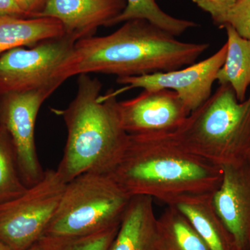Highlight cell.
Returning <instances> with one entry per match:
<instances>
[{
	"label": "cell",
	"instance_id": "21",
	"mask_svg": "<svg viewBox=\"0 0 250 250\" xmlns=\"http://www.w3.org/2000/svg\"><path fill=\"white\" fill-rule=\"evenodd\" d=\"M230 26L243 39L250 41V0H238L227 13L220 28Z\"/></svg>",
	"mask_w": 250,
	"mask_h": 250
},
{
	"label": "cell",
	"instance_id": "17",
	"mask_svg": "<svg viewBox=\"0 0 250 250\" xmlns=\"http://www.w3.org/2000/svg\"><path fill=\"white\" fill-rule=\"evenodd\" d=\"M158 250H210L179 210L167 206L157 218Z\"/></svg>",
	"mask_w": 250,
	"mask_h": 250
},
{
	"label": "cell",
	"instance_id": "15",
	"mask_svg": "<svg viewBox=\"0 0 250 250\" xmlns=\"http://www.w3.org/2000/svg\"><path fill=\"white\" fill-rule=\"evenodd\" d=\"M64 36L62 23L54 18L0 16V55Z\"/></svg>",
	"mask_w": 250,
	"mask_h": 250
},
{
	"label": "cell",
	"instance_id": "27",
	"mask_svg": "<svg viewBox=\"0 0 250 250\" xmlns=\"http://www.w3.org/2000/svg\"><path fill=\"white\" fill-rule=\"evenodd\" d=\"M246 160L247 161H248V163H249V164L250 165V150L249 153H248V155H247Z\"/></svg>",
	"mask_w": 250,
	"mask_h": 250
},
{
	"label": "cell",
	"instance_id": "19",
	"mask_svg": "<svg viewBox=\"0 0 250 250\" xmlns=\"http://www.w3.org/2000/svg\"><path fill=\"white\" fill-rule=\"evenodd\" d=\"M27 189L18 170L11 139L0 126V203L14 200Z\"/></svg>",
	"mask_w": 250,
	"mask_h": 250
},
{
	"label": "cell",
	"instance_id": "6",
	"mask_svg": "<svg viewBox=\"0 0 250 250\" xmlns=\"http://www.w3.org/2000/svg\"><path fill=\"white\" fill-rule=\"evenodd\" d=\"M66 182L47 170L40 182L19 197L0 203V239L11 250H27L43 236Z\"/></svg>",
	"mask_w": 250,
	"mask_h": 250
},
{
	"label": "cell",
	"instance_id": "26",
	"mask_svg": "<svg viewBox=\"0 0 250 250\" xmlns=\"http://www.w3.org/2000/svg\"><path fill=\"white\" fill-rule=\"evenodd\" d=\"M27 250H39V247H38L37 244L34 245V246H31L30 248H29Z\"/></svg>",
	"mask_w": 250,
	"mask_h": 250
},
{
	"label": "cell",
	"instance_id": "23",
	"mask_svg": "<svg viewBox=\"0 0 250 250\" xmlns=\"http://www.w3.org/2000/svg\"><path fill=\"white\" fill-rule=\"evenodd\" d=\"M26 18H39L48 0H13Z\"/></svg>",
	"mask_w": 250,
	"mask_h": 250
},
{
	"label": "cell",
	"instance_id": "24",
	"mask_svg": "<svg viewBox=\"0 0 250 250\" xmlns=\"http://www.w3.org/2000/svg\"><path fill=\"white\" fill-rule=\"evenodd\" d=\"M0 16L26 18L13 0H0Z\"/></svg>",
	"mask_w": 250,
	"mask_h": 250
},
{
	"label": "cell",
	"instance_id": "8",
	"mask_svg": "<svg viewBox=\"0 0 250 250\" xmlns=\"http://www.w3.org/2000/svg\"><path fill=\"white\" fill-rule=\"evenodd\" d=\"M57 88L50 86L1 95L0 126L9 134L19 173L27 188L40 182L45 172L36 152V122L42 104Z\"/></svg>",
	"mask_w": 250,
	"mask_h": 250
},
{
	"label": "cell",
	"instance_id": "3",
	"mask_svg": "<svg viewBox=\"0 0 250 250\" xmlns=\"http://www.w3.org/2000/svg\"><path fill=\"white\" fill-rule=\"evenodd\" d=\"M100 80L78 75L76 95L59 111L67 141L57 172L65 182L87 172L109 174L124 152L129 135L122 125L117 93L102 95Z\"/></svg>",
	"mask_w": 250,
	"mask_h": 250
},
{
	"label": "cell",
	"instance_id": "13",
	"mask_svg": "<svg viewBox=\"0 0 250 250\" xmlns=\"http://www.w3.org/2000/svg\"><path fill=\"white\" fill-rule=\"evenodd\" d=\"M108 250H159L152 197H131Z\"/></svg>",
	"mask_w": 250,
	"mask_h": 250
},
{
	"label": "cell",
	"instance_id": "20",
	"mask_svg": "<svg viewBox=\"0 0 250 250\" xmlns=\"http://www.w3.org/2000/svg\"><path fill=\"white\" fill-rule=\"evenodd\" d=\"M120 224L83 236H42L36 244L39 250H108L118 232Z\"/></svg>",
	"mask_w": 250,
	"mask_h": 250
},
{
	"label": "cell",
	"instance_id": "1",
	"mask_svg": "<svg viewBox=\"0 0 250 250\" xmlns=\"http://www.w3.org/2000/svg\"><path fill=\"white\" fill-rule=\"evenodd\" d=\"M108 174L130 197L146 195L168 206L187 195L214 193L223 169L187 150L171 134L129 135Z\"/></svg>",
	"mask_w": 250,
	"mask_h": 250
},
{
	"label": "cell",
	"instance_id": "11",
	"mask_svg": "<svg viewBox=\"0 0 250 250\" xmlns=\"http://www.w3.org/2000/svg\"><path fill=\"white\" fill-rule=\"evenodd\" d=\"M213 203L238 250H250V165L245 160L221 167Z\"/></svg>",
	"mask_w": 250,
	"mask_h": 250
},
{
	"label": "cell",
	"instance_id": "16",
	"mask_svg": "<svg viewBox=\"0 0 250 250\" xmlns=\"http://www.w3.org/2000/svg\"><path fill=\"white\" fill-rule=\"evenodd\" d=\"M224 28L228 36V51L216 82L220 85H229L242 103L247 98L250 85V41L241 37L230 26Z\"/></svg>",
	"mask_w": 250,
	"mask_h": 250
},
{
	"label": "cell",
	"instance_id": "18",
	"mask_svg": "<svg viewBox=\"0 0 250 250\" xmlns=\"http://www.w3.org/2000/svg\"><path fill=\"white\" fill-rule=\"evenodd\" d=\"M126 2L124 11L113 21L112 26L131 20H146L175 37L198 26L193 21L166 14L159 7L156 0H126Z\"/></svg>",
	"mask_w": 250,
	"mask_h": 250
},
{
	"label": "cell",
	"instance_id": "5",
	"mask_svg": "<svg viewBox=\"0 0 250 250\" xmlns=\"http://www.w3.org/2000/svg\"><path fill=\"white\" fill-rule=\"evenodd\" d=\"M131 198L108 174L77 176L65 184L43 236H83L119 225Z\"/></svg>",
	"mask_w": 250,
	"mask_h": 250
},
{
	"label": "cell",
	"instance_id": "10",
	"mask_svg": "<svg viewBox=\"0 0 250 250\" xmlns=\"http://www.w3.org/2000/svg\"><path fill=\"white\" fill-rule=\"evenodd\" d=\"M122 125L129 135L172 134L190 115L175 92L143 90L138 96L118 102Z\"/></svg>",
	"mask_w": 250,
	"mask_h": 250
},
{
	"label": "cell",
	"instance_id": "22",
	"mask_svg": "<svg viewBox=\"0 0 250 250\" xmlns=\"http://www.w3.org/2000/svg\"><path fill=\"white\" fill-rule=\"evenodd\" d=\"M202 11L210 15L215 25L220 27L227 13L238 0H192Z\"/></svg>",
	"mask_w": 250,
	"mask_h": 250
},
{
	"label": "cell",
	"instance_id": "9",
	"mask_svg": "<svg viewBox=\"0 0 250 250\" xmlns=\"http://www.w3.org/2000/svg\"><path fill=\"white\" fill-rule=\"evenodd\" d=\"M227 51L228 45L225 43L208 58L178 70L142 76L119 77L117 78V83L125 87L116 93L134 88L172 90L191 113L211 96L212 87L225 62Z\"/></svg>",
	"mask_w": 250,
	"mask_h": 250
},
{
	"label": "cell",
	"instance_id": "12",
	"mask_svg": "<svg viewBox=\"0 0 250 250\" xmlns=\"http://www.w3.org/2000/svg\"><path fill=\"white\" fill-rule=\"evenodd\" d=\"M126 5V0H48L39 17L57 20L65 35L77 42L92 37L102 26L111 27Z\"/></svg>",
	"mask_w": 250,
	"mask_h": 250
},
{
	"label": "cell",
	"instance_id": "4",
	"mask_svg": "<svg viewBox=\"0 0 250 250\" xmlns=\"http://www.w3.org/2000/svg\"><path fill=\"white\" fill-rule=\"evenodd\" d=\"M171 134L187 150L220 167L245 160L250 150V93L240 103L229 85L220 84Z\"/></svg>",
	"mask_w": 250,
	"mask_h": 250
},
{
	"label": "cell",
	"instance_id": "14",
	"mask_svg": "<svg viewBox=\"0 0 250 250\" xmlns=\"http://www.w3.org/2000/svg\"><path fill=\"white\" fill-rule=\"evenodd\" d=\"M213 193L187 195L168 206L190 222L210 250H238L232 235L215 209Z\"/></svg>",
	"mask_w": 250,
	"mask_h": 250
},
{
	"label": "cell",
	"instance_id": "25",
	"mask_svg": "<svg viewBox=\"0 0 250 250\" xmlns=\"http://www.w3.org/2000/svg\"><path fill=\"white\" fill-rule=\"evenodd\" d=\"M0 250H11L9 247L4 244V242L0 239Z\"/></svg>",
	"mask_w": 250,
	"mask_h": 250
},
{
	"label": "cell",
	"instance_id": "2",
	"mask_svg": "<svg viewBox=\"0 0 250 250\" xmlns=\"http://www.w3.org/2000/svg\"><path fill=\"white\" fill-rule=\"evenodd\" d=\"M116 31L77 41L66 66L67 79L82 74L119 77L178 70L196 62L208 42H182L146 20L123 22Z\"/></svg>",
	"mask_w": 250,
	"mask_h": 250
},
{
	"label": "cell",
	"instance_id": "7",
	"mask_svg": "<svg viewBox=\"0 0 250 250\" xmlns=\"http://www.w3.org/2000/svg\"><path fill=\"white\" fill-rule=\"evenodd\" d=\"M76 41L67 36L11 49L0 55V96L59 87L67 80L66 65Z\"/></svg>",
	"mask_w": 250,
	"mask_h": 250
}]
</instances>
